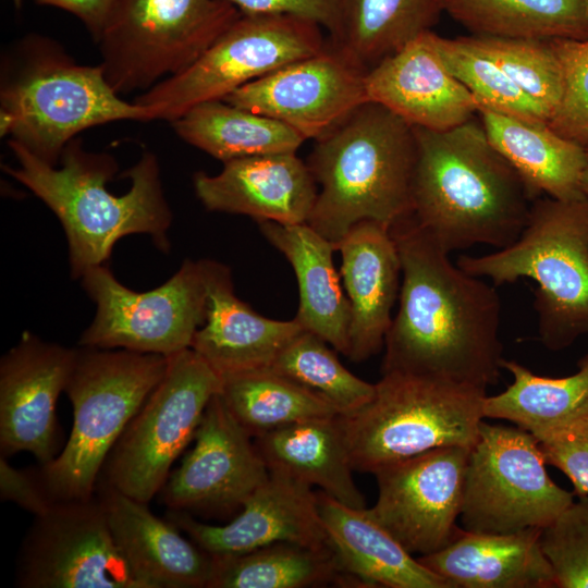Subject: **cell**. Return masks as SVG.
I'll return each instance as SVG.
<instances>
[{
	"label": "cell",
	"instance_id": "1",
	"mask_svg": "<svg viewBox=\"0 0 588 588\" xmlns=\"http://www.w3.org/2000/svg\"><path fill=\"white\" fill-rule=\"evenodd\" d=\"M402 280L382 373L404 372L486 389L502 369L495 286L463 270L412 216L390 228Z\"/></svg>",
	"mask_w": 588,
	"mask_h": 588
},
{
	"label": "cell",
	"instance_id": "2",
	"mask_svg": "<svg viewBox=\"0 0 588 588\" xmlns=\"http://www.w3.org/2000/svg\"><path fill=\"white\" fill-rule=\"evenodd\" d=\"M414 127L412 218L448 253L500 249L520 235L534 200L490 143L479 120L432 131Z\"/></svg>",
	"mask_w": 588,
	"mask_h": 588
},
{
	"label": "cell",
	"instance_id": "3",
	"mask_svg": "<svg viewBox=\"0 0 588 588\" xmlns=\"http://www.w3.org/2000/svg\"><path fill=\"white\" fill-rule=\"evenodd\" d=\"M8 144L19 166L2 169L30 189L60 220L73 278L101 266L118 240L128 234H148L161 250L169 249L167 231L172 213L159 163L151 151H144L127 171L130 189L114 195L107 183L118 171L115 159L86 150L81 138L65 146L57 168L12 139Z\"/></svg>",
	"mask_w": 588,
	"mask_h": 588
},
{
	"label": "cell",
	"instance_id": "4",
	"mask_svg": "<svg viewBox=\"0 0 588 588\" xmlns=\"http://www.w3.org/2000/svg\"><path fill=\"white\" fill-rule=\"evenodd\" d=\"M306 161L320 185L308 224L335 249L365 220L391 228L412 213L414 127L373 101L315 140Z\"/></svg>",
	"mask_w": 588,
	"mask_h": 588
},
{
	"label": "cell",
	"instance_id": "5",
	"mask_svg": "<svg viewBox=\"0 0 588 588\" xmlns=\"http://www.w3.org/2000/svg\"><path fill=\"white\" fill-rule=\"evenodd\" d=\"M151 121L108 83L101 64L77 63L54 40L29 35L2 63L0 132L56 166L81 132L115 121Z\"/></svg>",
	"mask_w": 588,
	"mask_h": 588
},
{
	"label": "cell",
	"instance_id": "6",
	"mask_svg": "<svg viewBox=\"0 0 588 588\" xmlns=\"http://www.w3.org/2000/svg\"><path fill=\"white\" fill-rule=\"evenodd\" d=\"M456 264L494 286L532 280L538 335L546 348L562 351L588 335L587 196L534 199L514 243L485 255H461Z\"/></svg>",
	"mask_w": 588,
	"mask_h": 588
},
{
	"label": "cell",
	"instance_id": "7",
	"mask_svg": "<svg viewBox=\"0 0 588 588\" xmlns=\"http://www.w3.org/2000/svg\"><path fill=\"white\" fill-rule=\"evenodd\" d=\"M169 356L77 348L65 387L73 425L63 450L38 475L54 501L94 497L113 446L163 378Z\"/></svg>",
	"mask_w": 588,
	"mask_h": 588
},
{
	"label": "cell",
	"instance_id": "8",
	"mask_svg": "<svg viewBox=\"0 0 588 588\" xmlns=\"http://www.w3.org/2000/svg\"><path fill=\"white\" fill-rule=\"evenodd\" d=\"M375 385L369 403L338 415L354 470L373 474L433 449L475 444L486 389L396 371Z\"/></svg>",
	"mask_w": 588,
	"mask_h": 588
},
{
	"label": "cell",
	"instance_id": "9",
	"mask_svg": "<svg viewBox=\"0 0 588 588\" xmlns=\"http://www.w3.org/2000/svg\"><path fill=\"white\" fill-rule=\"evenodd\" d=\"M220 0H114L97 40L118 94L146 91L192 65L240 16Z\"/></svg>",
	"mask_w": 588,
	"mask_h": 588
},
{
	"label": "cell",
	"instance_id": "10",
	"mask_svg": "<svg viewBox=\"0 0 588 588\" xmlns=\"http://www.w3.org/2000/svg\"><path fill=\"white\" fill-rule=\"evenodd\" d=\"M321 28L293 15L241 14L192 65L133 101L152 120L172 123L199 103L223 100L257 78L318 53L328 41Z\"/></svg>",
	"mask_w": 588,
	"mask_h": 588
},
{
	"label": "cell",
	"instance_id": "11",
	"mask_svg": "<svg viewBox=\"0 0 588 588\" xmlns=\"http://www.w3.org/2000/svg\"><path fill=\"white\" fill-rule=\"evenodd\" d=\"M220 388V377L193 348L169 356L163 378L110 452L102 482L148 503L163 488Z\"/></svg>",
	"mask_w": 588,
	"mask_h": 588
},
{
	"label": "cell",
	"instance_id": "12",
	"mask_svg": "<svg viewBox=\"0 0 588 588\" xmlns=\"http://www.w3.org/2000/svg\"><path fill=\"white\" fill-rule=\"evenodd\" d=\"M538 440L517 426L480 422L468 455L463 529L503 534L546 528L573 502L546 469Z\"/></svg>",
	"mask_w": 588,
	"mask_h": 588
},
{
	"label": "cell",
	"instance_id": "13",
	"mask_svg": "<svg viewBox=\"0 0 588 588\" xmlns=\"http://www.w3.org/2000/svg\"><path fill=\"white\" fill-rule=\"evenodd\" d=\"M81 278L96 303L95 318L83 332L81 346L171 356L189 348L205 322L203 260H185L166 283L148 292L125 287L102 265Z\"/></svg>",
	"mask_w": 588,
	"mask_h": 588
},
{
	"label": "cell",
	"instance_id": "14",
	"mask_svg": "<svg viewBox=\"0 0 588 588\" xmlns=\"http://www.w3.org/2000/svg\"><path fill=\"white\" fill-rule=\"evenodd\" d=\"M22 588H143L120 553L100 499L59 500L35 516L19 555Z\"/></svg>",
	"mask_w": 588,
	"mask_h": 588
},
{
	"label": "cell",
	"instance_id": "15",
	"mask_svg": "<svg viewBox=\"0 0 588 588\" xmlns=\"http://www.w3.org/2000/svg\"><path fill=\"white\" fill-rule=\"evenodd\" d=\"M471 448L433 449L377 469V502L369 514L411 554L444 548L458 526Z\"/></svg>",
	"mask_w": 588,
	"mask_h": 588
},
{
	"label": "cell",
	"instance_id": "16",
	"mask_svg": "<svg viewBox=\"0 0 588 588\" xmlns=\"http://www.w3.org/2000/svg\"><path fill=\"white\" fill-rule=\"evenodd\" d=\"M368 70L327 41L318 53L289 63L223 100L278 120L317 140L369 101Z\"/></svg>",
	"mask_w": 588,
	"mask_h": 588
},
{
	"label": "cell",
	"instance_id": "17",
	"mask_svg": "<svg viewBox=\"0 0 588 588\" xmlns=\"http://www.w3.org/2000/svg\"><path fill=\"white\" fill-rule=\"evenodd\" d=\"M194 438V448L161 489L170 510H233L269 477L255 442L219 393L208 403Z\"/></svg>",
	"mask_w": 588,
	"mask_h": 588
},
{
	"label": "cell",
	"instance_id": "18",
	"mask_svg": "<svg viewBox=\"0 0 588 588\" xmlns=\"http://www.w3.org/2000/svg\"><path fill=\"white\" fill-rule=\"evenodd\" d=\"M77 348L24 332L0 362V450L32 453L40 465L53 460L57 402L65 390Z\"/></svg>",
	"mask_w": 588,
	"mask_h": 588
},
{
	"label": "cell",
	"instance_id": "19",
	"mask_svg": "<svg viewBox=\"0 0 588 588\" xmlns=\"http://www.w3.org/2000/svg\"><path fill=\"white\" fill-rule=\"evenodd\" d=\"M242 507L241 514L223 526L204 524L183 511L170 510L167 519L216 556L242 554L277 542L316 548L328 544L317 493L286 475L269 471Z\"/></svg>",
	"mask_w": 588,
	"mask_h": 588
},
{
	"label": "cell",
	"instance_id": "20",
	"mask_svg": "<svg viewBox=\"0 0 588 588\" xmlns=\"http://www.w3.org/2000/svg\"><path fill=\"white\" fill-rule=\"evenodd\" d=\"M369 101L388 108L408 124L445 131L478 115L479 105L450 72L426 32L382 59L366 75Z\"/></svg>",
	"mask_w": 588,
	"mask_h": 588
},
{
	"label": "cell",
	"instance_id": "21",
	"mask_svg": "<svg viewBox=\"0 0 588 588\" xmlns=\"http://www.w3.org/2000/svg\"><path fill=\"white\" fill-rule=\"evenodd\" d=\"M193 182L206 209L248 216L258 223H307L318 195L307 163L295 152L233 159L218 174L195 173Z\"/></svg>",
	"mask_w": 588,
	"mask_h": 588
},
{
	"label": "cell",
	"instance_id": "22",
	"mask_svg": "<svg viewBox=\"0 0 588 588\" xmlns=\"http://www.w3.org/2000/svg\"><path fill=\"white\" fill-rule=\"evenodd\" d=\"M207 308L193 348L221 378L270 368L283 347L304 329L294 318L274 320L256 313L234 293L229 267L203 260Z\"/></svg>",
	"mask_w": 588,
	"mask_h": 588
},
{
	"label": "cell",
	"instance_id": "23",
	"mask_svg": "<svg viewBox=\"0 0 588 588\" xmlns=\"http://www.w3.org/2000/svg\"><path fill=\"white\" fill-rule=\"evenodd\" d=\"M99 499L113 540L143 588H208L213 556L171 522L102 482Z\"/></svg>",
	"mask_w": 588,
	"mask_h": 588
},
{
	"label": "cell",
	"instance_id": "24",
	"mask_svg": "<svg viewBox=\"0 0 588 588\" xmlns=\"http://www.w3.org/2000/svg\"><path fill=\"white\" fill-rule=\"evenodd\" d=\"M336 250L351 307L347 357L363 362L384 346L400 294L401 259L390 228L371 220L352 226Z\"/></svg>",
	"mask_w": 588,
	"mask_h": 588
},
{
	"label": "cell",
	"instance_id": "25",
	"mask_svg": "<svg viewBox=\"0 0 588 588\" xmlns=\"http://www.w3.org/2000/svg\"><path fill=\"white\" fill-rule=\"evenodd\" d=\"M541 534V528L491 534L458 527L444 548L417 560L450 588H551L555 577Z\"/></svg>",
	"mask_w": 588,
	"mask_h": 588
},
{
	"label": "cell",
	"instance_id": "26",
	"mask_svg": "<svg viewBox=\"0 0 588 588\" xmlns=\"http://www.w3.org/2000/svg\"><path fill=\"white\" fill-rule=\"evenodd\" d=\"M318 511L329 547L341 568L365 587L450 588L425 567L368 512L347 506L323 491Z\"/></svg>",
	"mask_w": 588,
	"mask_h": 588
},
{
	"label": "cell",
	"instance_id": "27",
	"mask_svg": "<svg viewBox=\"0 0 588 588\" xmlns=\"http://www.w3.org/2000/svg\"><path fill=\"white\" fill-rule=\"evenodd\" d=\"M267 241L291 264L298 284L295 319L347 356L351 307L333 265L334 245L308 223L259 222Z\"/></svg>",
	"mask_w": 588,
	"mask_h": 588
},
{
	"label": "cell",
	"instance_id": "28",
	"mask_svg": "<svg viewBox=\"0 0 588 588\" xmlns=\"http://www.w3.org/2000/svg\"><path fill=\"white\" fill-rule=\"evenodd\" d=\"M478 117L490 143L518 173L534 199L548 196L572 200L586 196L581 177L588 157L580 145L558 134L547 122L487 109H479Z\"/></svg>",
	"mask_w": 588,
	"mask_h": 588
},
{
	"label": "cell",
	"instance_id": "29",
	"mask_svg": "<svg viewBox=\"0 0 588 588\" xmlns=\"http://www.w3.org/2000/svg\"><path fill=\"white\" fill-rule=\"evenodd\" d=\"M254 442L270 473L317 486L347 506L366 507L353 479L338 415L292 424L256 437Z\"/></svg>",
	"mask_w": 588,
	"mask_h": 588
},
{
	"label": "cell",
	"instance_id": "30",
	"mask_svg": "<svg viewBox=\"0 0 588 588\" xmlns=\"http://www.w3.org/2000/svg\"><path fill=\"white\" fill-rule=\"evenodd\" d=\"M571 376L552 378L535 373L513 359L502 360L511 384L497 395H486L483 418L511 421L535 438L588 417V353Z\"/></svg>",
	"mask_w": 588,
	"mask_h": 588
},
{
	"label": "cell",
	"instance_id": "31",
	"mask_svg": "<svg viewBox=\"0 0 588 588\" xmlns=\"http://www.w3.org/2000/svg\"><path fill=\"white\" fill-rule=\"evenodd\" d=\"M442 0H341L329 42L368 71L419 35L432 30Z\"/></svg>",
	"mask_w": 588,
	"mask_h": 588
},
{
	"label": "cell",
	"instance_id": "32",
	"mask_svg": "<svg viewBox=\"0 0 588 588\" xmlns=\"http://www.w3.org/2000/svg\"><path fill=\"white\" fill-rule=\"evenodd\" d=\"M171 124L183 140L222 162L296 152L305 142L289 125L224 100L199 103Z\"/></svg>",
	"mask_w": 588,
	"mask_h": 588
},
{
	"label": "cell",
	"instance_id": "33",
	"mask_svg": "<svg viewBox=\"0 0 588 588\" xmlns=\"http://www.w3.org/2000/svg\"><path fill=\"white\" fill-rule=\"evenodd\" d=\"M212 556L208 588H304L331 583L365 587L341 568L329 544L277 542L242 554Z\"/></svg>",
	"mask_w": 588,
	"mask_h": 588
},
{
	"label": "cell",
	"instance_id": "34",
	"mask_svg": "<svg viewBox=\"0 0 588 588\" xmlns=\"http://www.w3.org/2000/svg\"><path fill=\"white\" fill-rule=\"evenodd\" d=\"M443 11L471 35L588 39L585 0H442Z\"/></svg>",
	"mask_w": 588,
	"mask_h": 588
},
{
	"label": "cell",
	"instance_id": "35",
	"mask_svg": "<svg viewBox=\"0 0 588 588\" xmlns=\"http://www.w3.org/2000/svg\"><path fill=\"white\" fill-rule=\"evenodd\" d=\"M219 394L252 438L338 415L316 394L270 368L221 378Z\"/></svg>",
	"mask_w": 588,
	"mask_h": 588
},
{
	"label": "cell",
	"instance_id": "36",
	"mask_svg": "<svg viewBox=\"0 0 588 588\" xmlns=\"http://www.w3.org/2000/svg\"><path fill=\"white\" fill-rule=\"evenodd\" d=\"M270 369L316 394L338 415L362 408L376 392L375 383L352 373L324 340L306 330L283 347Z\"/></svg>",
	"mask_w": 588,
	"mask_h": 588
},
{
	"label": "cell",
	"instance_id": "37",
	"mask_svg": "<svg viewBox=\"0 0 588 588\" xmlns=\"http://www.w3.org/2000/svg\"><path fill=\"white\" fill-rule=\"evenodd\" d=\"M436 42L445 65L473 95L479 109L548 123L542 109L469 36L445 38L436 34Z\"/></svg>",
	"mask_w": 588,
	"mask_h": 588
},
{
	"label": "cell",
	"instance_id": "38",
	"mask_svg": "<svg viewBox=\"0 0 588 588\" xmlns=\"http://www.w3.org/2000/svg\"><path fill=\"white\" fill-rule=\"evenodd\" d=\"M546 113L548 122L563 96V73L550 40L469 36Z\"/></svg>",
	"mask_w": 588,
	"mask_h": 588
},
{
	"label": "cell",
	"instance_id": "39",
	"mask_svg": "<svg viewBox=\"0 0 588 588\" xmlns=\"http://www.w3.org/2000/svg\"><path fill=\"white\" fill-rule=\"evenodd\" d=\"M542 550L558 588H588V495L578 497L542 529Z\"/></svg>",
	"mask_w": 588,
	"mask_h": 588
},
{
	"label": "cell",
	"instance_id": "40",
	"mask_svg": "<svg viewBox=\"0 0 588 588\" xmlns=\"http://www.w3.org/2000/svg\"><path fill=\"white\" fill-rule=\"evenodd\" d=\"M563 73V96L548 122L561 136L588 150V39H551Z\"/></svg>",
	"mask_w": 588,
	"mask_h": 588
},
{
	"label": "cell",
	"instance_id": "41",
	"mask_svg": "<svg viewBox=\"0 0 588 588\" xmlns=\"http://www.w3.org/2000/svg\"><path fill=\"white\" fill-rule=\"evenodd\" d=\"M536 439L546 463L571 480L574 494L588 495V417Z\"/></svg>",
	"mask_w": 588,
	"mask_h": 588
},
{
	"label": "cell",
	"instance_id": "42",
	"mask_svg": "<svg viewBox=\"0 0 588 588\" xmlns=\"http://www.w3.org/2000/svg\"><path fill=\"white\" fill-rule=\"evenodd\" d=\"M235 7L242 14L293 15L313 21L333 32L341 0H220Z\"/></svg>",
	"mask_w": 588,
	"mask_h": 588
},
{
	"label": "cell",
	"instance_id": "43",
	"mask_svg": "<svg viewBox=\"0 0 588 588\" xmlns=\"http://www.w3.org/2000/svg\"><path fill=\"white\" fill-rule=\"evenodd\" d=\"M0 497L35 516L46 513L54 502L38 473L17 469L3 455L0 457Z\"/></svg>",
	"mask_w": 588,
	"mask_h": 588
},
{
	"label": "cell",
	"instance_id": "44",
	"mask_svg": "<svg viewBox=\"0 0 588 588\" xmlns=\"http://www.w3.org/2000/svg\"><path fill=\"white\" fill-rule=\"evenodd\" d=\"M40 4L62 9L78 17L98 40L114 0H35Z\"/></svg>",
	"mask_w": 588,
	"mask_h": 588
},
{
	"label": "cell",
	"instance_id": "45",
	"mask_svg": "<svg viewBox=\"0 0 588 588\" xmlns=\"http://www.w3.org/2000/svg\"><path fill=\"white\" fill-rule=\"evenodd\" d=\"M581 191L588 197V168L585 170L581 177Z\"/></svg>",
	"mask_w": 588,
	"mask_h": 588
},
{
	"label": "cell",
	"instance_id": "46",
	"mask_svg": "<svg viewBox=\"0 0 588 588\" xmlns=\"http://www.w3.org/2000/svg\"><path fill=\"white\" fill-rule=\"evenodd\" d=\"M12 1H13L14 5H15L16 8H21V7H22L23 0H12Z\"/></svg>",
	"mask_w": 588,
	"mask_h": 588
},
{
	"label": "cell",
	"instance_id": "47",
	"mask_svg": "<svg viewBox=\"0 0 588 588\" xmlns=\"http://www.w3.org/2000/svg\"><path fill=\"white\" fill-rule=\"evenodd\" d=\"M586 1V4H587V8H588V0H585Z\"/></svg>",
	"mask_w": 588,
	"mask_h": 588
},
{
	"label": "cell",
	"instance_id": "48",
	"mask_svg": "<svg viewBox=\"0 0 588 588\" xmlns=\"http://www.w3.org/2000/svg\"><path fill=\"white\" fill-rule=\"evenodd\" d=\"M586 152H587V157H588V150Z\"/></svg>",
	"mask_w": 588,
	"mask_h": 588
}]
</instances>
